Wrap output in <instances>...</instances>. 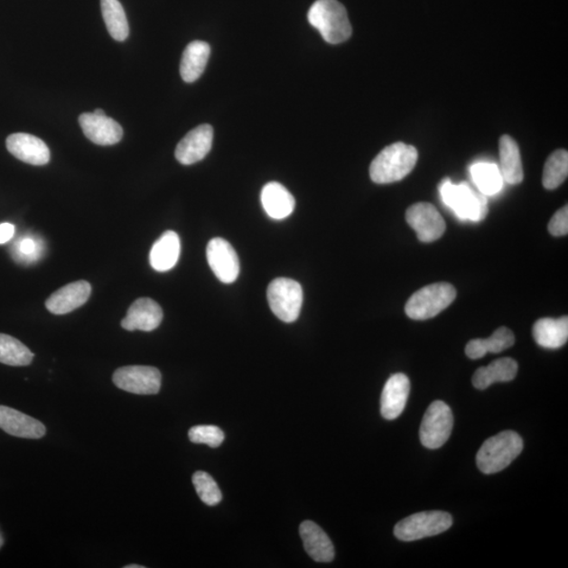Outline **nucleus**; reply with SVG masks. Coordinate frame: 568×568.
Returning a JSON list of instances; mask_svg holds the SVG:
<instances>
[{"mask_svg": "<svg viewBox=\"0 0 568 568\" xmlns=\"http://www.w3.org/2000/svg\"><path fill=\"white\" fill-rule=\"evenodd\" d=\"M471 180L480 193L494 196L503 188V177L500 168L491 163H478L470 168Z\"/></svg>", "mask_w": 568, "mask_h": 568, "instance_id": "bb28decb", "label": "nucleus"}, {"mask_svg": "<svg viewBox=\"0 0 568 568\" xmlns=\"http://www.w3.org/2000/svg\"><path fill=\"white\" fill-rule=\"evenodd\" d=\"M210 54V47L207 42L196 41L188 44L181 63L182 79L191 84V82L200 79L204 70H206Z\"/></svg>", "mask_w": 568, "mask_h": 568, "instance_id": "5701e85b", "label": "nucleus"}, {"mask_svg": "<svg viewBox=\"0 0 568 568\" xmlns=\"http://www.w3.org/2000/svg\"><path fill=\"white\" fill-rule=\"evenodd\" d=\"M533 335L538 346L556 349L563 348L568 340V318H542L534 324Z\"/></svg>", "mask_w": 568, "mask_h": 568, "instance_id": "412c9836", "label": "nucleus"}, {"mask_svg": "<svg viewBox=\"0 0 568 568\" xmlns=\"http://www.w3.org/2000/svg\"><path fill=\"white\" fill-rule=\"evenodd\" d=\"M0 429L11 436L24 439H41L47 433L41 421L5 405H0Z\"/></svg>", "mask_w": 568, "mask_h": 568, "instance_id": "a211bd4d", "label": "nucleus"}, {"mask_svg": "<svg viewBox=\"0 0 568 568\" xmlns=\"http://www.w3.org/2000/svg\"><path fill=\"white\" fill-rule=\"evenodd\" d=\"M267 300L272 312L280 321H296L303 308V287L295 280L277 278L267 287Z\"/></svg>", "mask_w": 568, "mask_h": 568, "instance_id": "0eeeda50", "label": "nucleus"}, {"mask_svg": "<svg viewBox=\"0 0 568 568\" xmlns=\"http://www.w3.org/2000/svg\"><path fill=\"white\" fill-rule=\"evenodd\" d=\"M308 19L331 44L344 42L352 35L348 12L338 0H317L309 10Z\"/></svg>", "mask_w": 568, "mask_h": 568, "instance_id": "f03ea898", "label": "nucleus"}, {"mask_svg": "<svg viewBox=\"0 0 568 568\" xmlns=\"http://www.w3.org/2000/svg\"><path fill=\"white\" fill-rule=\"evenodd\" d=\"M6 149L19 161L32 165H44L50 162V150L41 138L27 133L12 134L6 139Z\"/></svg>", "mask_w": 568, "mask_h": 568, "instance_id": "4468645a", "label": "nucleus"}, {"mask_svg": "<svg viewBox=\"0 0 568 568\" xmlns=\"http://www.w3.org/2000/svg\"><path fill=\"white\" fill-rule=\"evenodd\" d=\"M14 226L8 222L2 223V225H0V245L9 242L13 238V236H14Z\"/></svg>", "mask_w": 568, "mask_h": 568, "instance_id": "f704fd0d", "label": "nucleus"}, {"mask_svg": "<svg viewBox=\"0 0 568 568\" xmlns=\"http://www.w3.org/2000/svg\"><path fill=\"white\" fill-rule=\"evenodd\" d=\"M406 221L423 242H433L442 237L445 221L438 210L431 203L419 202L406 210Z\"/></svg>", "mask_w": 568, "mask_h": 568, "instance_id": "9d476101", "label": "nucleus"}, {"mask_svg": "<svg viewBox=\"0 0 568 568\" xmlns=\"http://www.w3.org/2000/svg\"><path fill=\"white\" fill-rule=\"evenodd\" d=\"M515 336L512 331L502 327L494 331L488 340H474L468 343L465 354L470 359H480L488 353H501L513 347Z\"/></svg>", "mask_w": 568, "mask_h": 568, "instance_id": "a878e982", "label": "nucleus"}, {"mask_svg": "<svg viewBox=\"0 0 568 568\" xmlns=\"http://www.w3.org/2000/svg\"><path fill=\"white\" fill-rule=\"evenodd\" d=\"M440 195L446 207H449L461 220L479 222L489 212L487 196L475 191L468 183L454 184L445 178L439 186Z\"/></svg>", "mask_w": 568, "mask_h": 568, "instance_id": "20e7f679", "label": "nucleus"}, {"mask_svg": "<svg viewBox=\"0 0 568 568\" xmlns=\"http://www.w3.org/2000/svg\"><path fill=\"white\" fill-rule=\"evenodd\" d=\"M163 318L161 305L150 298H140L130 306L121 327L126 331H152L161 325Z\"/></svg>", "mask_w": 568, "mask_h": 568, "instance_id": "dca6fc26", "label": "nucleus"}, {"mask_svg": "<svg viewBox=\"0 0 568 568\" xmlns=\"http://www.w3.org/2000/svg\"><path fill=\"white\" fill-rule=\"evenodd\" d=\"M208 263L215 276L222 284H233L238 278L240 263L237 253L228 242L222 238H214L207 247Z\"/></svg>", "mask_w": 568, "mask_h": 568, "instance_id": "9b49d317", "label": "nucleus"}, {"mask_svg": "<svg viewBox=\"0 0 568 568\" xmlns=\"http://www.w3.org/2000/svg\"><path fill=\"white\" fill-rule=\"evenodd\" d=\"M34 354L16 338L0 334V363L11 367H27Z\"/></svg>", "mask_w": 568, "mask_h": 568, "instance_id": "c85d7f7f", "label": "nucleus"}, {"mask_svg": "<svg viewBox=\"0 0 568 568\" xmlns=\"http://www.w3.org/2000/svg\"><path fill=\"white\" fill-rule=\"evenodd\" d=\"M548 231L553 236L560 237V236H565L568 233V208L567 206L560 209L556 214L553 216V219L548 225Z\"/></svg>", "mask_w": 568, "mask_h": 568, "instance_id": "72a5a7b5", "label": "nucleus"}, {"mask_svg": "<svg viewBox=\"0 0 568 568\" xmlns=\"http://www.w3.org/2000/svg\"><path fill=\"white\" fill-rule=\"evenodd\" d=\"M181 256V239L173 231L162 235L150 253V264L157 272H167L176 265Z\"/></svg>", "mask_w": 568, "mask_h": 568, "instance_id": "4be33fe9", "label": "nucleus"}, {"mask_svg": "<svg viewBox=\"0 0 568 568\" xmlns=\"http://www.w3.org/2000/svg\"><path fill=\"white\" fill-rule=\"evenodd\" d=\"M304 550L316 563H328L335 558V548L329 535L315 522L304 521L299 528Z\"/></svg>", "mask_w": 568, "mask_h": 568, "instance_id": "6ab92c4d", "label": "nucleus"}, {"mask_svg": "<svg viewBox=\"0 0 568 568\" xmlns=\"http://www.w3.org/2000/svg\"><path fill=\"white\" fill-rule=\"evenodd\" d=\"M93 113L95 115H98V116H104V115H106V113L102 111L101 108H98V110H95Z\"/></svg>", "mask_w": 568, "mask_h": 568, "instance_id": "c9c22d12", "label": "nucleus"}, {"mask_svg": "<svg viewBox=\"0 0 568 568\" xmlns=\"http://www.w3.org/2000/svg\"><path fill=\"white\" fill-rule=\"evenodd\" d=\"M454 416L451 407L443 401H433L427 407L423 424L420 426V442L426 449L437 450L448 442Z\"/></svg>", "mask_w": 568, "mask_h": 568, "instance_id": "6e6552de", "label": "nucleus"}, {"mask_svg": "<svg viewBox=\"0 0 568 568\" xmlns=\"http://www.w3.org/2000/svg\"><path fill=\"white\" fill-rule=\"evenodd\" d=\"M91 284L80 280L69 284L51 295L46 306L55 315H65L84 305L91 296Z\"/></svg>", "mask_w": 568, "mask_h": 568, "instance_id": "f3484780", "label": "nucleus"}, {"mask_svg": "<svg viewBox=\"0 0 568 568\" xmlns=\"http://www.w3.org/2000/svg\"><path fill=\"white\" fill-rule=\"evenodd\" d=\"M568 175V153L557 150L548 157L544 171L542 182L546 190H554L561 186Z\"/></svg>", "mask_w": 568, "mask_h": 568, "instance_id": "c756f323", "label": "nucleus"}, {"mask_svg": "<svg viewBox=\"0 0 568 568\" xmlns=\"http://www.w3.org/2000/svg\"><path fill=\"white\" fill-rule=\"evenodd\" d=\"M125 568H144V566L131 564V565L125 566Z\"/></svg>", "mask_w": 568, "mask_h": 568, "instance_id": "4c0bfd02", "label": "nucleus"}, {"mask_svg": "<svg viewBox=\"0 0 568 568\" xmlns=\"http://www.w3.org/2000/svg\"><path fill=\"white\" fill-rule=\"evenodd\" d=\"M100 5L108 33L115 41H126L130 29L123 5L118 0H100Z\"/></svg>", "mask_w": 568, "mask_h": 568, "instance_id": "cd10ccee", "label": "nucleus"}, {"mask_svg": "<svg viewBox=\"0 0 568 568\" xmlns=\"http://www.w3.org/2000/svg\"><path fill=\"white\" fill-rule=\"evenodd\" d=\"M189 438L193 443L219 448L225 440V433L215 425H197L189 431Z\"/></svg>", "mask_w": 568, "mask_h": 568, "instance_id": "2f4dec72", "label": "nucleus"}, {"mask_svg": "<svg viewBox=\"0 0 568 568\" xmlns=\"http://www.w3.org/2000/svg\"><path fill=\"white\" fill-rule=\"evenodd\" d=\"M79 125L88 139L98 145L116 144L123 139V127L114 119L98 116L94 113H84L79 116Z\"/></svg>", "mask_w": 568, "mask_h": 568, "instance_id": "ddd939ff", "label": "nucleus"}, {"mask_svg": "<svg viewBox=\"0 0 568 568\" xmlns=\"http://www.w3.org/2000/svg\"><path fill=\"white\" fill-rule=\"evenodd\" d=\"M452 526L449 513L432 510L414 514L395 526L394 535L400 541L411 542L442 534Z\"/></svg>", "mask_w": 568, "mask_h": 568, "instance_id": "423d86ee", "label": "nucleus"}, {"mask_svg": "<svg viewBox=\"0 0 568 568\" xmlns=\"http://www.w3.org/2000/svg\"><path fill=\"white\" fill-rule=\"evenodd\" d=\"M411 382L405 374H395L386 381L381 395V414L386 420L397 419L405 411Z\"/></svg>", "mask_w": 568, "mask_h": 568, "instance_id": "2eb2a0df", "label": "nucleus"}, {"mask_svg": "<svg viewBox=\"0 0 568 568\" xmlns=\"http://www.w3.org/2000/svg\"><path fill=\"white\" fill-rule=\"evenodd\" d=\"M113 382L123 391L136 395H156L161 391L162 374L156 368L131 366L120 368Z\"/></svg>", "mask_w": 568, "mask_h": 568, "instance_id": "1a4fd4ad", "label": "nucleus"}, {"mask_svg": "<svg viewBox=\"0 0 568 568\" xmlns=\"http://www.w3.org/2000/svg\"><path fill=\"white\" fill-rule=\"evenodd\" d=\"M213 138L214 130L210 125L195 127L178 144L175 151L177 161L184 165L202 161L212 149Z\"/></svg>", "mask_w": 568, "mask_h": 568, "instance_id": "f8f14e48", "label": "nucleus"}, {"mask_svg": "<svg viewBox=\"0 0 568 568\" xmlns=\"http://www.w3.org/2000/svg\"><path fill=\"white\" fill-rule=\"evenodd\" d=\"M523 451V440L519 433L506 431L490 437L479 450L477 467L485 475L499 473L506 470Z\"/></svg>", "mask_w": 568, "mask_h": 568, "instance_id": "7ed1b4c3", "label": "nucleus"}, {"mask_svg": "<svg viewBox=\"0 0 568 568\" xmlns=\"http://www.w3.org/2000/svg\"><path fill=\"white\" fill-rule=\"evenodd\" d=\"M418 161L414 146L396 143L383 149L369 167V176L375 183L386 184L404 180Z\"/></svg>", "mask_w": 568, "mask_h": 568, "instance_id": "f257e3e1", "label": "nucleus"}, {"mask_svg": "<svg viewBox=\"0 0 568 568\" xmlns=\"http://www.w3.org/2000/svg\"><path fill=\"white\" fill-rule=\"evenodd\" d=\"M261 203L265 213L276 220L287 219L295 210V198L278 182L265 184L261 191Z\"/></svg>", "mask_w": 568, "mask_h": 568, "instance_id": "aec40b11", "label": "nucleus"}, {"mask_svg": "<svg viewBox=\"0 0 568 568\" xmlns=\"http://www.w3.org/2000/svg\"><path fill=\"white\" fill-rule=\"evenodd\" d=\"M457 292L451 284H433L413 293L405 312L413 321H426L444 311L454 302Z\"/></svg>", "mask_w": 568, "mask_h": 568, "instance_id": "39448f33", "label": "nucleus"}, {"mask_svg": "<svg viewBox=\"0 0 568 568\" xmlns=\"http://www.w3.org/2000/svg\"><path fill=\"white\" fill-rule=\"evenodd\" d=\"M518 363L512 358H501L488 367L478 368L473 376V385L478 389L489 387L496 382H508L516 378Z\"/></svg>", "mask_w": 568, "mask_h": 568, "instance_id": "393cba45", "label": "nucleus"}, {"mask_svg": "<svg viewBox=\"0 0 568 568\" xmlns=\"http://www.w3.org/2000/svg\"><path fill=\"white\" fill-rule=\"evenodd\" d=\"M193 484L198 496L207 506L214 507L221 501L222 494L219 485H217L213 477L206 473V471H196L193 475Z\"/></svg>", "mask_w": 568, "mask_h": 568, "instance_id": "7c9ffc66", "label": "nucleus"}, {"mask_svg": "<svg viewBox=\"0 0 568 568\" xmlns=\"http://www.w3.org/2000/svg\"><path fill=\"white\" fill-rule=\"evenodd\" d=\"M40 244L32 237H23L17 242L16 254L19 259L25 261L36 260L40 256Z\"/></svg>", "mask_w": 568, "mask_h": 568, "instance_id": "473e14b6", "label": "nucleus"}, {"mask_svg": "<svg viewBox=\"0 0 568 568\" xmlns=\"http://www.w3.org/2000/svg\"><path fill=\"white\" fill-rule=\"evenodd\" d=\"M4 544H5L4 535L2 534V531H0V550H2V547L4 546Z\"/></svg>", "mask_w": 568, "mask_h": 568, "instance_id": "e433bc0d", "label": "nucleus"}, {"mask_svg": "<svg viewBox=\"0 0 568 568\" xmlns=\"http://www.w3.org/2000/svg\"><path fill=\"white\" fill-rule=\"evenodd\" d=\"M500 171L503 181L509 184H519L525 178L519 145L515 139L503 135L499 142Z\"/></svg>", "mask_w": 568, "mask_h": 568, "instance_id": "b1692460", "label": "nucleus"}]
</instances>
